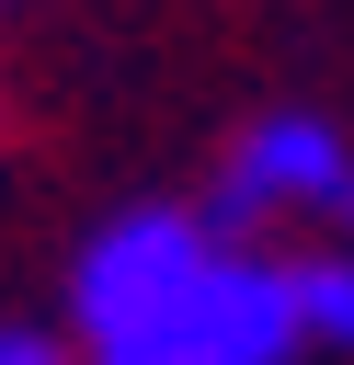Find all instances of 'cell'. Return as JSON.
Returning a JSON list of instances; mask_svg holds the SVG:
<instances>
[{
	"label": "cell",
	"instance_id": "4",
	"mask_svg": "<svg viewBox=\"0 0 354 365\" xmlns=\"http://www.w3.org/2000/svg\"><path fill=\"white\" fill-rule=\"evenodd\" d=\"M297 331H308V342H331V354H354V240L297 262Z\"/></svg>",
	"mask_w": 354,
	"mask_h": 365
},
{
	"label": "cell",
	"instance_id": "1",
	"mask_svg": "<svg viewBox=\"0 0 354 365\" xmlns=\"http://www.w3.org/2000/svg\"><path fill=\"white\" fill-rule=\"evenodd\" d=\"M308 331H297V262H263V251H217L183 297H160L137 331L91 342V365H285Z\"/></svg>",
	"mask_w": 354,
	"mask_h": 365
},
{
	"label": "cell",
	"instance_id": "3",
	"mask_svg": "<svg viewBox=\"0 0 354 365\" xmlns=\"http://www.w3.org/2000/svg\"><path fill=\"white\" fill-rule=\"evenodd\" d=\"M343 182H354V148H343V125L331 114H308V103H274L263 125H240V148H228V171H217V240L228 228H251V217H285V205H343Z\"/></svg>",
	"mask_w": 354,
	"mask_h": 365
},
{
	"label": "cell",
	"instance_id": "2",
	"mask_svg": "<svg viewBox=\"0 0 354 365\" xmlns=\"http://www.w3.org/2000/svg\"><path fill=\"white\" fill-rule=\"evenodd\" d=\"M217 251H228V240H217L206 205H126V217H103V228L80 240V262H69V308H80L91 342H114V331H137L160 297H183Z\"/></svg>",
	"mask_w": 354,
	"mask_h": 365
},
{
	"label": "cell",
	"instance_id": "5",
	"mask_svg": "<svg viewBox=\"0 0 354 365\" xmlns=\"http://www.w3.org/2000/svg\"><path fill=\"white\" fill-rule=\"evenodd\" d=\"M0 365H69V342L34 331V319H0Z\"/></svg>",
	"mask_w": 354,
	"mask_h": 365
},
{
	"label": "cell",
	"instance_id": "6",
	"mask_svg": "<svg viewBox=\"0 0 354 365\" xmlns=\"http://www.w3.org/2000/svg\"><path fill=\"white\" fill-rule=\"evenodd\" d=\"M343 228H354V182H343Z\"/></svg>",
	"mask_w": 354,
	"mask_h": 365
}]
</instances>
